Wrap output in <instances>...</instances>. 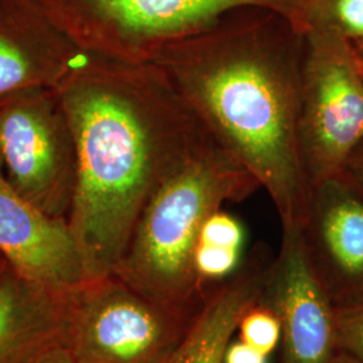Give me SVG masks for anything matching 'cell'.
Instances as JSON below:
<instances>
[{"mask_svg": "<svg viewBox=\"0 0 363 363\" xmlns=\"http://www.w3.org/2000/svg\"><path fill=\"white\" fill-rule=\"evenodd\" d=\"M77 145L67 223L86 280L112 276L150 198L208 130L154 64L84 52L55 86Z\"/></svg>", "mask_w": 363, "mask_h": 363, "instance_id": "1", "label": "cell"}, {"mask_svg": "<svg viewBox=\"0 0 363 363\" xmlns=\"http://www.w3.org/2000/svg\"><path fill=\"white\" fill-rule=\"evenodd\" d=\"M306 33L259 6L237 7L152 61L208 133L267 190L283 230L306 217L312 186L298 150Z\"/></svg>", "mask_w": 363, "mask_h": 363, "instance_id": "2", "label": "cell"}, {"mask_svg": "<svg viewBox=\"0 0 363 363\" xmlns=\"http://www.w3.org/2000/svg\"><path fill=\"white\" fill-rule=\"evenodd\" d=\"M259 181L210 133L147 202L115 276L157 304L187 316L208 288L195 271V250L208 217L253 194Z\"/></svg>", "mask_w": 363, "mask_h": 363, "instance_id": "3", "label": "cell"}, {"mask_svg": "<svg viewBox=\"0 0 363 363\" xmlns=\"http://www.w3.org/2000/svg\"><path fill=\"white\" fill-rule=\"evenodd\" d=\"M82 52L152 64L171 43L244 6L272 9L304 31L300 0H35ZM306 33V31H304Z\"/></svg>", "mask_w": 363, "mask_h": 363, "instance_id": "4", "label": "cell"}, {"mask_svg": "<svg viewBox=\"0 0 363 363\" xmlns=\"http://www.w3.org/2000/svg\"><path fill=\"white\" fill-rule=\"evenodd\" d=\"M66 301L65 345L78 363H167L194 319L115 274L86 280Z\"/></svg>", "mask_w": 363, "mask_h": 363, "instance_id": "5", "label": "cell"}, {"mask_svg": "<svg viewBox=\"0 0 363 363\" xmlns=\"http://www.w3.org/2000/svg\"><path fill=\"white\" fill-rule=\"evenodd\" d=\"M363 142V69L347 39L306 31L298 108V150L315 183L342 174Z\"/></svg>", "mask_w": 363, "mask_h": 363, "instance_id": "6", "label": "cell"}, {"mask_svg": "<svg viewBox=\"0 0 363 363\" xmlns=\"http://www.w3.org/2000/svg\"><path fill=\"white\" fill-rule=\"evenodd\" d=\"M0 163L19 194L67 220L77 187V145L55 88H31L0 101Z\"/></svg>", "mask_w": 363, "mask_h": 363, "instance_id": "7", "label": "cell"}, {"mask_svg": "<svg viewBox=\"0 0 363 363\" xmlns=\"http://www.w3.org/2000/svg\"><path fill=\"white\" fill-rule=\"evenodd\" d=\"M301 247L334 310L363 307V195L342 174L312 186Z\"/></svg>", "mask_w": 363, "mask_h": 363, "instance_id": "8", "label": "cell"}, {"mask_svg": "<svg viewBox=\"0 0 363 363\" xmlns=\"http://www.w3.org/2000/svg\"><path fill=\"white\" fill-rule=\"evenodd\" d=\"M259 303L280 323L281 363H330L337 352L335 310L307 262L298 229L283 230Z\"/></svg>", "mask_w": 363, "mask_h": 363, "instance_id": "9", "label": "cell"}, {"mask_svg": "<svg viewBox=\"0 0 363 363\" xmlns=\"http://www.w3.org/2000/svg\"><path fill=\"white\" fill-rule=\"evenodd\" d=\"M0 255L27 280L67 292L86 281L65 220L45 214L7 181L0 163Z\"/></svg>", "mask_w": 363, "mask_h": 363, "instance_id": "10", "label": "cell"}, {"mask_svg": "<svg viewBox=\"0 0 363 363\" xmlns=\"http://www.w3.org/2000/svg\"><path fill=\"white\" fill-rule=\"evenodd\" d=\"M82 52L35 0H0V101L55 88Z\"/></svg>", "mask_w": 363, "mask_h": 363, "instance_id": "11", "label": "cell"}, {"mask_svg": "<svg viewBox=\"0 0 363 363\" xmlns=\"http://www.w3.org/2000/svg\"><path fill=\"white\" fill-rule=\"evenodd\" d=\"M271 259L265 247L259 245L237 272L208 286L199 311L167 363H225L242 316L259 301Z\"/></svg>", "mask_w": 363, "mask_h": 363, "instance_id": "12", "label": "cell"}, {"mask_svg": "<svg viewBox=\"0 0 363 363\" xmlns=\"http://www.w3.org/2000/svg\"><path fill=\"white\" fill-rule=\"evenodd\" d=\"M67 292L7 268L0 277V363H35L65 345Z\"/></svg>", "mask_w": 363, "mask_h": 363, "instance_id": "13", "label": "cell"}, {"mask_svg": "<svg viewBox=\"0 0 363 363\" xmlns=\"http://www.w3.org/2000/svg\"><path fill=\"white\" fill-rule=\"evenodd\" d=\"M304 31L337 34L351 43L363 38V0H300Z\"/></svg>", "mask_w": 363, "mask_h": 363, "instance_id": "14", "label": "cell"}, {"mask_svg": "<svg viewBox=\"0 0 363 363\" xmlns=\"http://www.w3.org/2000/svg\"><path fill=\"white\" fill-rule=\"evenodd\" d=\"M244 250L198 242L195 250V271L201 284L208 288L238 271L244 262Z\"/></svg>", "mask_w": 363, "mask_h": 363, "instance_id": "15", "label": "cell"}, {"mask_svg": "<svg viewBox=\"0 0 363 363\" xmlns=\"http://www.w3.org/2000/svg\"><path fill=\"white\" fill-rule=\"evenodd\" d=\"M237 331H240V340L268 357L276 350L281 339L276 315L259 301L245 312Z\"/></svg>", "mask_w": 363, "mask_h": 363, "instance_id": "16", "label": "cell"}, {"mask_svg": "<svg viewBox=\"0 0 363 363\" xmlns=\"http://www.w3.org/2000/svg\"><path fill=\"white\" fill-rule=\"evenodd\" d=\"M335 350L363 363V307L335 310Z\"/></svg>", "mask_w": 363, "mask_h": 363, "instance_id": "17", "label": "cell"}, {"mask_svg": "<svg viewBox=\"0 0 363 363\" xmlns=\"http://www.w3.org/2000/svg\"><path fill=\"white\" fill-rule=\"evenodd\" d=\"M199 242L244 250L245 229L235 217L220 208L205 222Z\"/></svg>", "mask_w": 363, "mask_h": 363, "instance_id": "18", "label": "cell"}, {"mask_svg": "<svg viewBox=\"0 0 363 363\" xmlns=\"http://www.w3.org/2000/svg\"><path fill=\"white\" fill-rule=\"evenodd\" d=\"M225 363H268V355L253 349L242 340H237L229 345Z\"/></svg>", "mask_w": 363, "mask_h": 363, "instance_id": "19", "label": "cell"}, {"mask_svg": "<svg viewBox=\"0 0 363 363\" xmlns=\"http://www.w3.org/2000/svg\"><path fill=\"white\" fill-rule=\"evenodd\" d=\"M342 175L363 195V142L351 154L343 167Z\"/></svg>", "mask_w": 363, "mask_h": 363, "instance_id": "20", "label": "cell"}, {"mask_svg": "<svg viewBox=\"0 0 363 363\" xmlns=\"http://www.w3.org/2000/svg\"><path fill=\"white\" fill-rule=\"evenodd\" d=\"M35 363H78L74 355L66 347V345H58L52 350L45 352Z\"/></svg>", "mask_w": 363, "mask_h": 363, "instance_id": "21", "label": "cell"}, {"mask_svg": "<svg viewBox=\"0 0 363 363\" xmlns=\"http://www.w3.org/2000/svg\"><path fill=\"white\" fill-rule=\"evenodd\" d=\"M330 363H362L357 359H354L350 355L347 354H343V352H335V355L333 357V359L330 361Z\"/></svg>", "mask_w": 363, "mask_h": 363, "instance_id": "22", "label": "cell"}, {"mask_svg": "<svg viewBox=\"0 0 363 363\" xmlns=\"http://www.w3.org/2000/svg\"><path fill=\"white\" fill-rule=\"evenodd\" d=\"M351 45H352V48H354V52L357 54L358 60L363 64V38L357 40V42H354V43H351Z\"/></svg>", "mask_w": 363, "mask_h": 363, "instance_id": "23", "label": "cell"}, {"mask_svg": "<svg viewBox=\"0 0 363 363\" xmlns=\"http://www.w3.org/2000/svg\"><path fill=\"white\" fill-rule=\"evenodd\" d=\"M9 267H10V265L7 264V261L3 259V256L0 255V277L3 276V273L7 271V268H9Z\"/></svg>", "mask_w": 363, "mask_h": 363, "instance_id": "24", "label": "cell"}, {"mask_svg": "<svg viewBox=\"0 0 363 363\" xmlns=\"http://www.w3.org/2000/svg\"><path fill=\"white\" fill-rule=\"evenodd\" d=\"M361 64H362V62H361ZM362 69H363V64H362Z\"/></svg>", "mask_w": 363, "mask_h": 363, "instance_id": "25", "label": "cell"}]
</instances>
